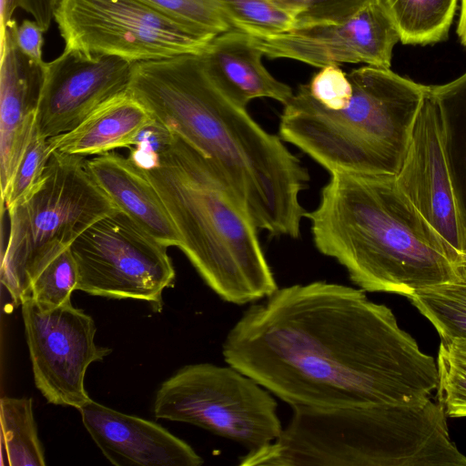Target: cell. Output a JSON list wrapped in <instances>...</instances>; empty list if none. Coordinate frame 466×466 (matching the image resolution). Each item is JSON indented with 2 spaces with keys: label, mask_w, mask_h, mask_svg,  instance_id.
I'll return each mask as SVG.
<instances>
[{
  "label": "cell",
  "mask_w": 466,
  "mask_h": 466,
  "mask_svg": "<svg viewBox=\"0 0 466 466\" xmlns=\"http://www.w3.org/2000/svg\"><path fill=\"white\" fill-rule=\"evenodd\" d=\"M365 292L323 280L278 289L233 325L224 360L291 408L431 398L436 360Z\"/></svg>",
  "instance_id": "6da1fadb"
},
{
  "label": "cell",
  "mask_w": 466,
  "mask_h": 466,
  "mask_svg": "<svg viewBox=\"0 0 466 466\" xmlns=\"http://www.w3.org/2000/svg\"><path fill=\"white\" fill-rule=\"evenodd\" d=\"M128 92L212 162L258 229L299 238L308 169L279 136L266 131L212 82L199 56L135 63Z\"/></svg>",
  "instance_id": "7a4b0ae2"
},
{
  "label": "cell",
  "mask_w": 466,
  "mask_h": 466,
  "mask_svg": "<svg viewBox=\"0 0 466 466\" xmlns=\"http://www.w3.org/2000/svg\"><path fill=\"white\" fill-rule=\"evenodd\" d=\"M317 249L369 292L406 297L458 281L447 248L396 176L337 171L307 212Z\"/></svg>",
  "instance_id": "3957f363"
},
{
  "label": "cell",
  "mask_w": 466,
  "mask_h": 466,
  "mask_svg": "<svg viewBox=\"0 0 466 466\" xmlns=\"http://www.w3.org/2000/svg\"><path fill=\"white\" fill-rule=\"evenodd\" d=\"M136 163L163 201L178 248L221 299L244 305L279 289L258 228L208 157L174 133L165 149Z\"/></svg>",
  "instance_id": "277c9868"
},
{
  "label": "cell",
  "mask_w": 466,
  "mask_h": 466,
  "mask_svg": "<svg viewBox=\"0 0 466 466\" xmlns=\"http://www.w3.org/2000/svg\"><path fill=\"white\" fill-rule=\"evenodd\" d=\"M446 418L431 398L411 404L293 407L280 435L239 457V465L466 466Z\"/></svg>",
  "instance_id": "5b68a950"
},
{
  "label": "cell",
  "mask_w": 466,
  "mask_h": 466,
  "mask_svg": "<svg viewBox=\"0 0 466 466\" xmlns=\"http://www.w3.org/2000/svg\"><path fill=\"white\" fill-rule=\"evenodd\" d=\"M348 76L352 96L339 110L321 106L300 85L284 105L279 136L329 173L396 176L430 86L372 66Z\"/></svg>",
  "instance_id": "8992f818"
},
{
  "label": "cell",
  "mask_w": 466,
  "mask_h": 466,
  "mask_svg": "<svg viewBox=\"0 0 466 466\" xmlns=\"http://www.w3.org/2000/svg\"><path fill=\"white\" fill-rule=\"evenodd\" d=\"M119 210L97 186L86 158L53 152L38 186L8 208L1 282L21 304L39 270L89 226Z\"/></svg>",
  "instance_id": "52a82bcc"
},
{
  "label": "cell",
  "mask_w": 466,
  "mask_h": 466,
  "mask_svg": "<svg viewBox=\"0 0 466 466\" xmlns=\"http://www.w3.org/2000/svg\"><path fill=\"white\" fill-rule=\"evenodd\" d=\"M277 408L268 390L234 367L198 363L160 385L153 411L157 419L198 426L253 451L280 435Z\"/></svg>",
  "instance_id": "ba28073f"
},
{
  "label": "cell",
  "mask_w": 466,
  "mask_h": 466,
  "mask_svg": "<svg viewBox=\"0 0 466 466\" xmlns=\"http://www.w3.org/2000/svg\"><path fill=\"white\" fill-rule=\"evenodd\" d=\"M55 21L66 48L132 63L199 56L215 37L172 20L142 0H60Z\"/></svg>",
  "instance_id": "9c48e42d"
},
{
  "label": "cell",
  "mask_w": 466,
  "mask_h": 466,
  "mask_svg": "<svg viewBox=\"0 0 466 466\" xmlns=\"http://www.w3.org/2000/svg\"><path fill=\"white\" fill-rule=\"evenodd\" d=\"M167 248L124 212L106 215L69 246L77 268L76 290L161 307L162 292L176 277Z\"/></svg>",
  "instance_id": "30bf717a"
},
{
  "label": "cell",
  "mask_w": 466,
  "mask_h": 466,
  "mask_svg": "<svg viewBox=\"0 0 466 466\" xmlns=\"http://www.w3.org/2000/svg\"><path fill=\"white\" fill-rule=\"evenodd\" d=\"M21 306L36 388L47 402L79 410L91 400L84 383L87 368L111 349L96 344L94 319L72 303L43 310L27 297Z\"/></svg>",
  "instance_id": "8fae6325"
},
{
  "label": "cell",
  "mask_w": 466,
  "mask_h": 466,
  "mask_svg": "<svg viewBox=\"0 0 466 466\" xmlns=\"http://www.w3.org/2000/svg\"><path fill=\"white\" fill-rule=\"evenodd\" d=\"M253 43L269 58H288L316 67L364 63L390 68L399 34L379 0L339 23L296 27L258 37Z\"/></svg>",
  "instance_id": "7c38bea8"
},
{
  "label": "cell",
  "mask_w": 466,
  "mask_h": 466,
  "mask_svg": "<svg viewBox=\"0 0 466 466\" xmlns=\"http://www.w3.org/2000/svg\"><path fill=\"white\" fill-rule=\"evenodd\" d=\"M135 63L66 48L46 63L36 118L46 138L68 132L100 106L128 90Z\"/></svg>",
  "instance_id": "4fadbf2b"
},
{
  "label": "cell",
  "mask_w": 466,
  "mask_h": 466,
  "mask_svg": "<svg viewBox=\"0 0 466 466\" xmlns=\"http://www.w3.org/2000/svg\"><path fill=\"white\" fill-rule=\"evenodd\" d=\"M396 182L439 235L456 267L466 250V235L443 151L438 106L430 91L417 116Z\"/></svg>",
  "instance_id": "5bb4252c"
},
{
  "label": "cell",
  "mask_w": 466,
  "mask_h": 466,
  "mask_svg": "<svg viewBox=\"0 0 466 466\" xmlns=\"http://www.w3.org/2000/svg\"><path fill=\"white\" fill-rule=\"evenodd\" d=\"M15 19L1 30L0 187L6 191L36 129L46 62L24 54L17 46Z\"/></svg>",
  "instance_id": "9a60e30c"
},
{
  "label": "cell",
  "mask_w": 466,
  "mask_h": 466,
  "mask_svg": "<svg viewBox=\"0 0 466 466\" xmlns=\"http://www.w3.org/2000/svg\"><path fill=\"white\" fill-rule=\"evenodd\" d=\"M83 424L105 457L117 466H199L203 459L162 426L89 400Z\"/></svg>",
  "instance_id": "2e32d148"
},
{
  "label": "cell",
  "mask_w": 466,
  "mask_h": 466,
  "mask_svg": "<svg viewBox=\"0 0 466 466\" xmlns=\"http://www.w3.org/2000/svg\"><path fill=\"white\" fill-rule=\"evenodd\" d=\"M263 53L249 35L230 30L216 35L199 55L212 82L240 106L256 98H271L283 106L294 95L262 63Z\"/></svg>",
  "instance_id": "e0dca14e"
},
{
  "label": "cell",
  "mask_w": 466,
  "mask_h": 466,
  "mask_svg": "<svg viewBox=\"0 0 466 466\" xmlns=\"http://www.w3.org/2000/svg\"><path fill=\"white\" fill-rule=\"evenodd\" d=\"M93 179L116 207L167 247H177L178 233L156 188L128 156L115 151L86 159Z\"/></svg>",
  "instance_id": "ac0fdd59"
},
{
  "label": "cell",
  "mask_w": 466,
  "mask_h": 466,
  "mask_svg": "<svg viewBox=\"0 0 466 466\" xmlns=\"http://www.w3.org/2000/svg\"><path fill=\"white\" fill-rule=\"evenodd\" d=\"M153 117L128 90L108 100L74 129L48 138L52 152L70 156H97L131 147Z\"/></svg>",
  "instance_id": "d6986e66"
},
{
  "label": "cell",
  "mask_w": 466,
  "mask_h": 466,
  "mask_svg": "<svg viewBox=\"0 0 466 466\" xmlns=\"http://www.w3.org/2000/svg\"><path fill=\"white\" fill-rule=\"evenodd\" d=\"M430 94L438 106L443 151L466 235V72L447 84L430 86Z\"/></svg>",
  "instance_id": "ffe728a7"
},
{
  "label": "cell",
  "mask_w": 466,
  "mask_h": 466,
  "mask_svg": "<svg viewBox=\"0 0 466 466\" xmlns=\"http://www.w3.org/2000/svg\"><path fill=\"white\" fill-rule=\"evenodd\" d=\"M403 45H430L448 38L458 0H379Z\"/></svg>",
  "instance_id": "44dd1931"
},
{
  "label": "cell",
  "mask_w": 466,
  "mask_h": 466,
  "mask_svg": "<svg viewBox=\"0 0 466 466\" xmlns=\"http://www.w3.org/2000/svg\"><path fill=\"white\" fill-rule=\"evenodd\" d=\"M1 410L2 459L9 466H45L32 399L3 397Z\"/></svg>",
  "instance_id": "7402d4cb"
},
{
  "label": "cell",
  "mask_w": 466,
  "mask_h": 466,
  "mask_svg": "<svg viewBox=\"0 0 466 466\" xmlns=\"http://www.w3.org/2000/svg\"><path fill=\"white\" fill-rule=\"evenodd\" d=\"M409 299L441 340L466 338V283L458 280L433 286Z\"/></svg>",
  "instance_id": "603a6c76"
},
{
  "label": "cell",
  "mask_w": 466,
  "mask_h": 466,
  "mask_svg": "<svg viewBox=\"0 0 466 466\" xmlns=\"http://www.w3.org/2000/svg\"><path fill=\"white\" fill-rule=\"evenodd\" d=\"M436 363L438 401L447 417H466V338L441 340Z\"/></svg>",
  "instance_id": "cb8c5ba5"
},
{
  "label": "cell",
  "mask_w": 466,
  "mask_h": 466,
  "mask_svg": "<svg viewBox=\"0 0 466 466\" xmlns=\"http://www.w3.org/2000/svg\"><path fill=\"white\" fill-rule=\"evenodd\" d=\"M234 30L265 37L296 26L295 17L269 0H219Z\"/></svg>",
  "instance_id": "d4e9b609"
},
{
  "label": "cell",
  "mask_w": 466,
  "mask_h": 466,
  "mask_svg": "<svg viewBox=\"0 0 466 466\" xmlns=\"http://www.w3.org/2000/svg\"><path fill=\"white\" fill-rule=\"evenodd\" d=\"M77 268L69 247L53 258L34 278L29 296L43 310L71 303L76 290Z\"/></svg>",
  "instance_id": "484cf974"
},
{
  "label": "cell",
  "mask_w": 466,
  "mask_h": 466,
  "mask_svg": "<svg viewBox=\"0 0 466 466\" xmlns=\"http://www.w3.org/2000/svg\"><path fill=\"white\" fill-rule=\"evenodd\" d=\"M172 20L216 36L234 30L219 0H142Z\"/></svg>",
  "instance_id": "4316f807"
},
{
  "label": "cell",
  "mask_w": 466,
  "mask_h": 466,
  "mask_svg": "<svg viewBox=\"0 0 466 466\" xmlns=\"http://www.w3.org/2000/svg\"><path fill=\"white\" fill-rule=\"evenodd\" d=\"M52 153L48 138L41 136L36 127L6 191L1 196L5 210L23 200L38 186Z\"/></svg>",
  "instance_id": "83f0119b"
},
{
  "label": "cell",
  "mask_w": 466,
  "mask_h": 466,
  "mask_svg": "<svg viewBox=\"0 0 466 466\" xmlns=\"http://www.w3.org/2000/svg\"><path fill=\"white\" fill-rule=\"evenodd\" d=\"M289 12L296 27L343 22L378 0H269Z\"/></svg>",
  "instance_id": "f1b7e54d"
},
{
  "label": "cell",
  "mask_w": 466,
  "mask_h": 466,
  "mask_svg": "<svg viewBox=\"0 0 466 466\" xmlns=\"http://www.w3.org/2000/svg\"><path fill=\"white\" fill-rule=\"evenodd\" d=\"M306 86L310 96L330 110L345 107L353 93L348 74L335 64L321 67Z\"/></svg>",
  "instance_id": "f546056e"
},
{
  "label": "cell",
  "mask_w": 466,
  "mask_h": 466,
  "mask_svg": "<svg viewBox=\"0 0 466 466\" xmlns=\"http://www.w3.org/2000/svg\"><path fill=\"white\" fill-rule=\"evenodd\" d=\"M173 137V131L153 118L138 133L128 156L139 162L165 149Z\"/></svg>",
  "instance_id": "4dcf8cb0"
},
{
  "label": "cell",
  "mask_w": 466,
  "mask_h": 466,
  "mask_svg": "<svg viewBox=\"0 0 466 466\" xmlns=\"http://www.w3.org/2000/svg\"><path fill=\"white\" fill-rule=\"evenodd\" d=\"M44 30L33 19H25L15 29V39L21 51L32 59L42 62Z\"/></svg>",
  "instance_id": "1f68e13d"
},
{
  "label": "cell",
  "mask_w": 466,
  "mask_h": 466,
  "mask_svg": "<svg viewBox=\"0 0 466 466\" xmlns=\"http://www.w3.org/2000/svg\"><path fill=\"white\" fill-rule=\"evenodd\" d=\"M60 0H17L18 7L32 15L33 19L46 31L53 19Z\"/></svg>",
  "instance_id": "d6a6232c"
},
{
  "label": "cell",
  "mask_w": 466,
  "mask_h": 466,
  "mask_svg": "<svg viewBox=\"0 0 466 466\" xmlns=\"http://www.w3.org/2000/svg\"><path fill=\"white\" fill-rule=\"evenodd\" d=\"M18 7L17 0H0L1 30L14 18V12Z\"/></svg>",
  "instance_id": "836d02e7"
},
{
  "label": "cell",
  "mask_w": 466,
  "mask_h": 466,
  "mask_svg": "<svg viewBox=\"0 0 466 466\" xmlns=\"http://www.w3.org/2000/svg\"><path fill=\"white\" fill-rule=\"evenodd\" d=\"M457 35L461 45L466 47V0H461V12L457 26Z\"/></svg>",
  "instance_id": "e575fe53"
},
{
  "label": "cell",
  "mask_w": 466,
  "mask_h": 466,
  "mask_svg": "<svg viewBox=\"0 0 466 466\" xmlns=\"http://www.w3.org/2000/svg\"><path fill=\"white\" fill-rule=\"evenodd\" d=\"M458 280L466 283V250L455 267Z\"/></svg>",
  "instance_id": "d590c367"
}]
</instances>
